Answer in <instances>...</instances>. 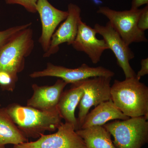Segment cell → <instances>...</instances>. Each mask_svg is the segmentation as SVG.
<instances>
[{
    "mask_svg": "<svg viewBox=\"0 0 148 148\" xmlns=\"http://www.w3.org/2000/svg\"><path fill=\"white\" fill-rule=\"evenodd\" d=\"M13 122L26 138H39L47 131H55L62 123L58 110L44 111L12 103L5 108Z\"/></svg>",
    "mask_w": 148,
    "mask_h": 148,
    "instance_id": "6da1fadb",
    "label": "cell"
},
{
    "mask_svg": "<svg viewBox=\"0 0 148 148\" xmlns=\"http://www.w3.org/2000/svg\"><path fill=\"white\" fill-rule=\"evenodd\" d=\"M111 95L115 106L126 116L148 117V87L136 77L115 80Z\"/></svg>",
    "mask_w": 148,
    "mask_h": 148,
    "instance_id": "7a4b0ae2",
    "label": "cell"
},
{
    "mask_svg": "<svg viewBox=\"0 0 148 148\" xmlns=\"http://www.w3.org/2000/svg\"><path fill=\"white\" fill-rule=\"evenodd\" d=\"M148 117L145 116L115 120L103 125L114 140L116 148H141L148 142Z\"/></svg>",
    "mask_w": 148,
    "mask_h": 148,
    "instance_id": "3957f363",
    "label": "cell"
},
{
    "mask_svg": "<svg viewBox=\"0 0 148 148\" xmlns=\"http://www.w3.org/2000/svg\"><path fill=\"white\" fill-rule=\"evenodd\" d=\"M34 44L31 27L18 32L0 52V70L21 73L25 67V59L32 53Z\"/></svg>",
    "mask_w": 148,
    "mask_h": 148,
    "instance_id": "277c9868",
    "label": "cell"
},
{
    "mask_svg": "<svg viewBox=\"0 0 148 148\" xmlns=\"http://www.w3.org/2000/svg\"><path fill=\"white\" fill-rule=\"evenodd\" d=\"M142 9L119 11L108 7H100L97 12L107 17L111 25L125 42L129 46L132 43L147 42L145 32L139 29L138 22Z\"/></svg>",
    "mask_w": 148,
    "mask_h": 148,
    "instance_id": "5b68a950",
    "label": "cell"
},
{
    "mask_svg": "<svg viewBox=\"0 0 148 148\" xmlns=\"http://www.w3.org/2000/svg\"><path fill=\"white\" fill-rule=\"evenodd\" d=\"M112 78L110 77H96L79 82L83 88L84 93L78 105L79 112L77 120L79 129L92 107L111 99Z\"/></svg>",
    "mask_w": 148,
    "mask_h": 148,
    "instance_id": "8992f818",
    "label": "cell"
},
{
    "mask_svg": "<svg viewBox=\"0 0 148 148\" xmlns=\"http://www.w3.org/2000/svg\"><path fill=\"white\" fill-rule=\"evenodd\" d=\"M115 73L103 66L90 67L83 64L78 68L69 69L48 63L46 68L42 71L32 73L29 75L32 78L45 77H56L63 80L67 84H73L89 78L96 77H112Z\"/></svg>",
    "mask_w": 148,
    "mask_h": 148,
    "instance_id": "52a82bcc",
    "label": "cell"
},
{
    "mask_svg": "<svg viewBox=\"0 0 148 148\" xmlns=\"http://www.w3.org/2000/svg\"><path fill=\"white\" fill-rule=\"evenodd\" d=\"M57 132L42 135L36 141L14 145V148H87L73 125L62 123Z\"/></svg>",
    "mask_w": 148,
    "mask_h": 148,
    "instance_id": "ba28073f",
    "label": "cell"
},
{
    "mask_svg": "<svg viewBox=\"0 0 148 148\" xmlns=\"http://www.w3.org/2000/svg\"><path fill=\"white\" fill-rule=\"evenodd\" d=\"M94 29L97 34L103 37L109 49L113 51L117 64L121 68L125 79L135 77L136 73L132 69L130 61L135 58V54L108 21L105 26L96 24Z\"/></svg>",
    "mask_w": 148,
    "mask_h": 148,
    "instance_id": "9c48e42d",
    "label": "cell"
},
{
    "mask_svg": "<svg viewBox=\"0 0 148 148\" xmlns=\"http://www.w3.org/2000/svg\"><path fill=\"white\" fill-rule=\"evenodd\" d=\"M67 11L68 16L52 35L49 48L44 54V58L50 57L58 52L59 46L62 44L67 43L68 45H71L75 39L79 23L82 20L81 9L77 5L70 3Z\"/></svg>",
    "mask_w": 148,
    "mask_h": 148,
    "instance_id": "30bf717a",
    "label": "cell"
},
{
    "mask_svg": "<svg viewBox=\"0 0 148 148\" xmlns=\"http://www.w3.org/2000/svg\"><path fill=\"white\" fill-rule=\"evenodd\" d=\"M37 12L39 14L42 24V33L38 42L44 52H47L50 46L53 33L59 24L68 16V12L56 8L48 0H38Z\"/></svg>",
    "mask_w": 148,
    "mask_h": 148,
    "instance_id": "8fae6325",
    "label": "cell"
},
{
    "mask_svg": "<svg viewBox=\"0 0 148 148\" xmlns=\"http://www.w3.org/2000/svg\"><path fill=\"white\" fill-rule=\"evenodd\" d=\"M97 34L94 28L80 20L76 37L71 45L74 49L85 53L95 64L100 61L103 52L109 49L104 40L97 38Z\"/></svg>",
    "mask_w": 148,
    "mask_h": 148,
    "instance_id": "7c38bea8",
    "label": "cell"
},
{
    "mask_svg": "<svg viewBox=\"0 0 148 148\" xmlns=\"http://www.w3.org/2000/svg\"><path fill=\"white\" fill-rule=\"evenodd\" d=\"M68 84L59 79L51 86L33 84V95L27 101V106L44 111L57 110V106L64 88Z\"/></svg>",
    "mask_w": 148,
    "mask_h": 148,
    "instance_id": "4fadbf2b",
    "label": "cell"
},
{
    "mask_svg": "<svg viewBox=\"0 0 148 148\" xmlns=\"http://www.w3.org/2000/svg\"><path fill=\"white\" fill-rule=\"evenodd\" d=\"M72 85V87L62 93L57 106V110L65 123L73 125L75 130L79 129L75 112L83 95V88L79 82Z\"/></svg>",
    "mask_w": 148,
    "mask_h": 148,
    "instance_id": "5bb4252c",
    "label": "cell"
},
{
    "mask_svg": "<svg viewBox=\"0 0 148 148\" xmlns=\"http://www.w3.org/2000/svg\"><path fill=\"white\" fill-rule=\"evenodd\" d=\"M129 118L123 113L110 99L100 103L89 112L80 129L93 126H103L110 121L123 120Z\"/></svg>",
    "mask_w": 148,
    "mask_h": 148,
    "instance_id": "9a60e30c",
    "label": "cell"
},
{
    "mask_svg": "<svg viewBox=\"0 0 148 148\" xmlns=\"http://www.w3.org/2000/svg\"><path fill=\"white\" fill-rule=\"evenodd\" d=\"M27 142V138L12 121L5 108H0V148H5L8 144L16 145Z\"/></svg>",
    "mask_w": 148,
    "mask_h": 148,
    "instance_id": "2e32d148",
    "label": "cell"
},
{
    "mask_svg": "<svg viewBox=\"0 0 148 148\" xmlns=\"http://www.w3.org/2000/svg\"><path fill=\"white\" fill-rule=\"evenodd\" d=\"M87 148H116L111 135L103 126H93L76 130Z\"/></svg>",
    "mask_w": 148,
    "mask_h": 148,
    "instance_id": "e0dca14e",
    "label": "cell"
},
{
    "mask_svg": "<svg viewBox=\"0 0 148 148\" xmlns=\"http://www.w3.org/2000/svg\"><path fill=\"white\" fill-rule=\"evenodd\" d=\"M18 80L17 73L0 70V88L2 90L12 92L15 89Z\"/></svg>",
    "mask_w": 148,
    "mask_h": 148,
    "instance_id": "ac0fdd59",
    "label": "cell"
},
{
    "mask_svg": "<svg viewBox=\"0 0 148 148\" xmlns=\"http://www.w3.org/2000/svg\"><path fill=\"white\" fill-rule=\"evenodd\" d=\"M32 22H29L22 25L14 26L3 31H0V52L4 46L14 36L21 30L32 27Z\"/></svg>",
    "mask_w": 148,
    "mask_h": 148,
    "instance_id": "d6986e66",
    "label": "cell"
},
{
    "mask_svg": "<svg viewBox=\"0 0 148 148\" xmlns=\"http://www.w3.org/2000/svg\"><path fill=\"white\" fill-rule=\"evenodd\" d=\"M38 0H5L6 3L9 5L17 4L23 6L30 13H36Z\"/></svg>",
    "mask_w": 148,
    "mask_h": 148,
    "instance_id": "ffe728a7",
    "label": "cell"
},
{
    "mask_svg": "<svg viewBox=\"0 0 148 148\" xmlns=\"http://www.w3.org/2000/svg\"><path fill=\"white\" fill-rule=\"evenodd\" d=\"M142 13L140 14L138 22L139 29L145 32L148 29V5L142 9Z\"/></svg>",
    "mask_w": 148,
    "mask_h": 148,
    "instance_id": "44dd1931",
    "label": "cell"
},
{
    "mask_svg": "<svg viewBox=\"0 0 148 148\" xmlns=\"http://www.w3.org/2000/svg\"><path fill=\"white\" fill-rule=\"evenodd\" d=\"M141 69L136 75V78L140 80L142 77L148 74V58L142 59L141 61Z\"/></svg>",
    "mask_w": 148,
    "mask_h": 148,
    "instance_id": "7402d4cb",
    "label": "cell"
},
{
    "mask_svg": "<svg viewBox=\"0 0 148 148\" xmlns=\"http://www.w3.org/2000/svg\"><path fill=\"white\" fill-rule=\"evenodd\" d=\"M148 0H132L131 3L132 9H139L140 6L144 5H148Z\"/></svg>",
    "mask_w": 148,
    "mask_h": 148,
    "instance_id": "603a6c76",
    "label": "cell"
},
{
    "mask_svg": "<svg viewBox=\"0 0 148 148\" xmlns=\"http://www.w3.org/2000/svg\"><path fill=\"white\" fill-rule=\"evenodd\" d=\"M1 104H0V108H1Z\"/></svg>",
    "mask_w": 148,
    "mask_h": 148,
    "instance_id": "cb8c5ba5",
    "label": "cell"
}]
</instances>
